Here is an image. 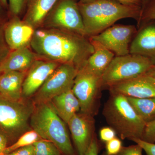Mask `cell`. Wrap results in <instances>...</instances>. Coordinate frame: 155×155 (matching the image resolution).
<instances>
[{
	"label": "cell",
	"mask_w": 155,
	"mask_h": 155,
	"mask_svg": "<svg viewBox=\"0 0 155 155\" xmlns=\"http://www.w3.org/2000/svg\"><path fill=\"white\" fill-rule=\"evenodd\" d=\"M30 44L39 55L50 61L72 64L78 70L94 51L90 39L67 31L36 30Z\"/></svg>",
	"instance_id": "obj_1"
},
{
	"label": "cell",
	"mask_w": 155,
	"mask_h": 155,
	"mask_svg": "<svg viewBox=\"0 0 155 155\" xmlns=\"http://www.w3.org/2000/svg\"><path fill=\"white\" fill-rule=\"evenodd\" d=\"M87 36L97 35L118 20L133 18L140 22L142 9L139 6L123 5L114 0H95L78 4Z\"/></svg>",
	"instance_id": "obj_2"
},
{
	"label": "cell",
	"mask_w": 155,
	"mask_h": 155,
	"mask_svg": "<svg viewBox=\"0 0 155 155\" xmlns=\"http://www.w3.org/2000/svg\"><path fill=\"white\" fill-rule=\"evenodd\" d=\"M66 123L49 102L35 104L30 125L42 139L51 141L64 155H78L73 146Z\"/></svg>",
	"instance_id": "obj_3"
},
{
	"label": "cell",
	"mask_w": 155,
	"mask_h": 155,
	"mask_svg": "<svg viewBox=\"0 0 155 155\" xmlns=\"http://www.w3.org/2000/svg\"><path fill=\"white\" fill-rule=\"evenodd\" d=\"M103 115L121 140L141 139L146 123L136 113L127 97L110 94L104 106Z\"/></svg>",
	"instance_id": "obj_4"
},
{
	"label": "cell",
	"mask_w": 155,
	"mask_h": 155,
	"mask_svg": "<svg viewBox=\"0 0 155 155\" xmlns=\"http://www.w3.org/2000/svg\"><path fill=\"white\" fill-rule=\"evenodd\" d=\"M34 107L32 101L26 98L13 101L0 96V131L8 138L9 146L31 130L30 119Z\"/></svg>",
	"instance_id": "obj_5"
},
{
	"label": "cell",
	"mask_w": 155,
	"mask_h": 155,
	"mask_svg": "<svg viewBox=\"0 0 155 155\" xmlns=\"http://www.w3.org/2000/svg\"><path fill=\"white\" fill-rule=\"evenodd\" d=\"M153 64L149 58L129 54L116 56L101 76L103 86L108 87L145 74Z\"/></svg>",
	"instance_id": "obj_6"
},
{
	"label": "cell",
	"mask_w": 155,
	"mask_h": 155,
	"mask_svg": "<svg viewBox=\"0 0 155 155\" xmlns=\"http://www.w3.org/2000/svg\"><path fill=\"white\" fill-rule=\"evenodd\" d=\"M101 77L83 68L78 70L72 91L80 103L81 112L94 116L98 110Z\"/></svg>",
	"instance_id": "obj_7"
},
{
	"label": "cell",
	"mask_w": 155,
	"mask_h": 155,
	"mask_svg": "<svg viewBox=\"0 0 155 155\" xmlns=\"http://www.w3.org/2000/svg\"><path fill=\"white\" fill-rule=\"evenodd\" d=\"M78 70L72 64L59 65L33 96L34 104L49 102L54 97L72 89Z\"/></svg>",
	"instance_id": "obj_8"
},
{
	"label": "cell",
	"mask_w": 155,
	"mask_h": 155,
	"mask_svg": "<svg viewBox=\"0 0 155 155\" xmlns=\"http://www.w3.org/2000/svg\"><path fill=\"white\" fill-rule=\"evenodd\" d=\"M49 14L52 25L87 36L78 5L74 0H59Z\"/></svg>",
	"instance_id": "obj_9"
},
{
	"label": "cell",
	"mask_w": 155,
	"mask_h": 155,
	"mask_svg": "<svg viewBox=\"0 0 155 155\" xmlns=\"http://www.w3.org/2000/svg\"><path fill=\"white\" fill-rule=\"evenodd\" d=\"M137 32L133 25H115L90 38L99 43L116 56L130 54L131 39Z\"/></svg>",
	"instance_id": "obj_10"
},
{
	"label": "cell",
	"mask_w": 155,
	"mask_h": 155,
	"mask_svg": "<svg viewBox=\"0 0 155 155\" xmlns=\"http://www.w3.org/2000/svg\"><path fill=\"white\" fill-rule=\"evenodd\" d=\"M67 124L78 154L84 155L96 134L94 116L80 111L74 115Z\"/></svg>",
	"instance_id": "obj_11"
},
{
	"label": "cell",
	"mask_w": 155,
	"mask_h": 155,
	"mask_svg": "<svg viewBox=\"0 0 155 155\" xmlns=\"http://www.w3.org/2000/svg\"><path fill=\"white\" fill-rule=\"evenodd\" d=\"M109 88L110 94H121L127 97H155V81L145 74L111 85Z\"/></svg>",
	"instance_id": "obj_12"
},
{
	"label": "cell",
	"mask_w": 155,
	"mask_h": 155,
	"mask_svg": "<svg viewBox=\"0 0 155 155\" xmlns=\"http://www.w3.org/2000/svg\"><path fill=\"white\" fill-rule=\"evenodd\" d=\"M59 65L52 61H35L23 81L22 97L28 99L33 96Z\"/></svg>",
	"instance_id": "obj_13"
},
{
	"label": "cell",
	"mask_w": 155,
	"mask_h": 155,
	"mask_svg": "<svg viewBox=\"0 0 155 155\" xmlns=\"http://www.w3.org/2000/svg\"><path fill=\"white\" fill-rule=\"evenodd\" d=\"M33 27L27 22L15 18L8 24L5 30V38L11 49L25 47L30 43L34 33Z\"/></svg>",
	"instance_id": "obj_14"
},
{
	"label": "cell",
	"mask_w": 155,
	"mask_h": 155,
	"mask_svg": "<svg viewBox=\"0 0 155 155\" xmlns=\"http://www.w3.org/2000/svg\"><path fill=\"white\" fill-rule=\"evenodd\" d=\"M130 54L146 57L155 65V25H147L139 31L130 45Z\"/></svg>",
	"instance_id": "obj_15"
},
{
	"label": "cell",
	"mask_w": 155,
	"mask_h": 155,
	"mask_svg": "<svg viewBox=\"0 0 155 155\" xmlns=\"http://www.w3.org/2000/svg\"><path fill=\"white\" fill-rule=\"evenodd\" d=\"M26 72L10 71L0 76V96L13 101L22 100V85Z\"/></svg>",
	"instance_id": "obj_16"
},
{
	"label": "cell",
	"mask_w": 155,
	"mask_h": 155,
	"mask_svg": "<svg viewBox=\"0 0 155 155\" xmlns=\"http://www.w3.org/2000/svg\"><path fill=\"white\" fill-rule=\"evenodd\" d=\"M90 40L94 48V51L81 68L101 77L115 55L99 43Z\"/></svg>",
	"instance_id": "obj_17"
},
{
	"label": "cell",
	"mask_w": 155,
	"mask_h": 155,
	"mask_svg": "<svg viewBox=\"0 0 155 155\" xmlns=\"http://www.w3.org/2000/svg\"><path fill=\"white\" fill-rule=\"evenodd\" d=\"M35 61L33 53L26 47L14 50L0 64V72H25Z\"/></svg>",
	"instance_id": "obj_18"
},
{
	"label": "cell",
	"mask_w": 155,
	"mask_h": 155,
	"mask_svg": "<svg viewBox=\"0 0 155 155\" xmlns=\"http://www.w3.org/2000/svg\"><path fill=\"white\" fill-rule=\"evenodd\" d=\"M50 102L56 113L67 124L74 115L81 110L80 103L72 89L54 97Z\"/></svg>",
	"instance_id": "obj_19"
},
{
	"label": "cell",
	"mask_w": 155,
	"mask_h": 155,
	"mask_svg": "<svg viewBox=\"0 0 155 155\" xmlns=\"http://www.w3.org/2000/svg\"><path fill=\"white\" fill-rule=\"evenodd\" d=\"M59 0H27L25 22L35 27L40 25Z\"/></svg>",
	"instance_id": "obj_20"
},
{
	"label": "cell",
	"mask_w": 155,
	"mask_h": 155,
	"mask_svg": "<svg viewBox=\"0 0 155 155\" xmlns=\"http://www.w3.org/2000/svg\"><path fill=\"white\" fill-rule=\"evenodd\" d=\"M127 98L136 113L146 124L155 120V97L146 98Z\"/></svg>",
	"instance_id": "obj_21"
},
{
	"label": "cell",
	"mask_w": 155,
	"mask_h": 155,
	"mask_svg": "<svg viewBox=\"0 0 155 155\" xmlns=\"http://www.w3.org/2000/svg\"><path fill=\"white\" fill-rule=\"evenodd\" d=\"M41 139L36 131L31 129L23 134L13 144L7 147L4 151L3 155L12 152L20 148L33 144Z\"/></svg>",
	"instance_id": "obj_22"
},
{
	"label": "cell",
	"mask_w": 155,
	"mask_h": 155,
	"mask_svg": "<svg viewBox=\"0 0 155 155\" xmlns=\"http://www.w3.org/2000/svg\"><path fill=\"white\" fill-rule=\"evenodd\" d=\"M35 155H64L54 143L47 140H40L33 143Z\"/></svg>",
	"instance_id": "obj_23"
},
{
	"label": "cell",
	"mask_w": 155,
	"mask_h": 155,
	"mask_svg": "<svg viewBox=\"0 0 155 155\" xmlns=\"http://www.w3.org/2000/svg\"><path fill=\"white\" fill-rule=\"evenodd\" d=\"M105 152L107 155H117L121 151L122 143L121 139L115 137L105 143Z\"/></svg>",
	"instance_id": "obj_24"
},
{
	"label": "cell",
	"mask_w": 155,
	"mask_h": 155,
	"mask_svg": "<svg viewBox=\"0 0 155 155\" xmlns=\"http://www.w3.org/2000/svg\"><path fill=\"white\" fill-rule=\"evenodd\" d=\"M141 140L150 143H155V120L147 123Z\"/></svg>",
	"instance_id": "obj_25"
},
{
	"label": "cell",
	"mask_w": 155,
	"mask_h": 155,
	"mask_svg": "<svg viewBox=\"0 0 155 155\" xmlns=\"http://www.w3.org/2000/svg\"><path fill=\"white\" fill-rule=\"evenodd\" d=\"M142 13L140 21L155 20V0H150Z\"/></svg>",
	"instance_id": "obj_26"
},
{
	"label": "cell",
	"mask_w": 155,
	"mask_h": 155,
	"mask_svg": "<svg viewBox=\"0 0 155 155\" xmlns=\"http://www.w3.org/2000/svg\"><path fill=\"white\" fill-rule=\"evenodd\" d=\"M27 0H9V8L13 15H19L26 5Z\"/></svg>",
	"instance_id": "obj_27"
},
{
	"label": "cell",
	"mask_w": 155,
	"mask_h": 155,
	"mask_svg": "<svg viewBox=\"0 0 155 155\" xmlns=\"http://www.w3.org/2000/svg\"><path fill=\"white\" fill-rule=\"evenodd\" d=\"M100 140L105 143L116 137V131L112 127H104L101 128L99 131Z\"/></svg>",
	"instance_id": "obj_28"
},
{
	"label": "cell",
	"mask_w": 155,
	"mask_h": 155,
	"mask_svg": "<svg viewBox=\"0 0 155 155\" xmlns=\"http://www.w3.org/2000/svg\"><path fill=\"white\" fill-rule=\"evenodd\" d=\"M142 148L138 144L122 147L121 151L117 155H142Z\"/></svg>",
	"instance_id": "obj_29"
},
{
	"label": "cell",
	"mask_w": 155,
	"mask_h": 155,
	"mask_svg": "<svg viewBox=\"0 0 155 155\" xmlns=\"http://www.w3.org/2000/svg\"><path fill=\"white\" fill-rule=\"evenodd\" d=\"M131 140L140 146L147 155H155V143L147 142L138 138L132 139Z\"/></svg>",
	"instance_id": "obj_30"
},
{
	"label": "cell",
	"mask_w": 155,
	"mask_h": 155,
	"mask_svg": "<svg viewBox=\"0 0 155 155\" xmlns=\"http://www.w3.org/2000/svg\"><path fill=\"white\" fill-rule=\"evenodd\" d=\"M101 149V145L97 138L96 134H95L88 150L84 155H99Z\"/></svg>",
	"instance_id": "obj_31"
},
{
	"label": "cell",
	"mask_w": 155,
	"mask_h": 155,
	"mask_svg": "<svg viewBox=\"0 0 155 155\" xmlns=\"http://www.w3.org/2000/svg\"><path fill=\"white\" fill-rule=\"evenodd\" d=\"M5 155H35L33 144L23 147Z\"/></svg>",
	"instance_id": "obj_32"
},
{
	"label": "cell",
	"mask_w": 155,
	"mask_h": 155,
	"mask_svg": "<svg viewBox=\"0 0 155 155\" xmlns=\"http://www.w3.org/2000/svg\"><path fill=\"white\" fill-rule=\"evenodd\" d=\"M9 146L8 138L0 131V155H3L4 151Z\"/></svg>",
	"instance_id": "obj_33"
},
{
	"label": "cell",
	"mask_w": 155,
	"mask_h": 155,
	"mask_svg": "<svg viewBox=\"0 0 155 155\" xmlns=\"http://www.w3.org/2000/svg\"><path fill=\"white\" fill-rule=\"evenodd\" d=\"M127 5L139 6L142 5L143 0H114Z\"/></svg>",
	"instance_id": "obj_34"
},
{
	"label": "cell",
	"mask_w": 155,
	"mask_h": 155,
	"mask_svg": "<svg viewBox=\"0 0 155 155\" xmlns=\"http://www.w3.org/2000/svg\"><path fill=\"white\" fill-rule=\"evenodd\" d=\"M155 81V65L153 66L145 73Z\"/></svg>",
	"instance_id": "obj_35"
},
{
	"label": "cell",
	"mask_w": 155,
	"mask_h": 155,
	"mask_svg": "<svg viewBox=\"0 0 155 155\" xmlns=\"http://www.w3.org/2000/svg\"><path fill=\"white\" fill-rule=\"evenodd\" d=\"M0 4L5 8H7L8 6V0H0Z\"/></svg>",
	"instance_id": "obj_36"
},
{
	"label": "cell",
	"mask_w": 155,
	"mask_h": 155,
	"mask_svg": "<svg viewBox=\"0 0 155 155\" xmlns=\"http://www.w3.org/2000/svg\"><path fill=\"white\" fill-rule=\"evenodd\" d=\"M150 1V0H143L142 5H143L144 6L146 5Z\"/></svg>",
	"instance_id": "obj_37"
},
{
	"label": "cell",
	"mask_w": 155,
	"mask_h": 155,
	"mask_svg": "<svg viewBox=\"0 0 155 155\" xmlns=\"http://www.w3.org/2000/svg\"><path fill=\"white\" fill-rule=\"evenodd\" d=\"M94 1H95V0H81V2H91Z\"/></svg>",
	"instance_id": "obj_38"
},
{
	"label": "cell",
	"mask_w": 155,
	"mask_h": 155,
	"mask_svg": "<svg viewBox=\"0 0 155 155\" xmlns=\"http://www.w3.org/2000/svg\"><path fill=\"white\" fill-rule=\"evenodd\" d=\"M101 155H107V154H106V153L105 152H103L101 154Z\"/></svg>",
	"instance_id": "obj_39"
},
{
	"label": "cell",
	"mask_w": 155,
	"mask_h": 155,
	"mask_svg": "<svg viewBox=\"0 0 155 155\" xmlns=\"http://www.w3.org/2000/svg\"><path fill=\"white\" fill-rule=\"evenodd\" d=\"M1 5V4H0ZM0 9H1V6H0Z\"/></svg>",
	"instance_id": "obj_40"
}]
</instances>
